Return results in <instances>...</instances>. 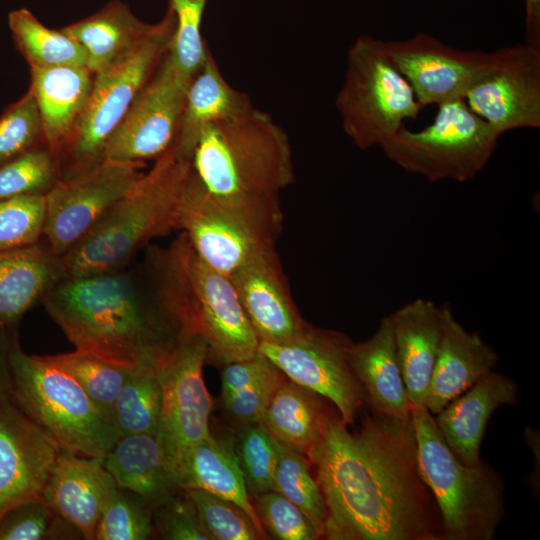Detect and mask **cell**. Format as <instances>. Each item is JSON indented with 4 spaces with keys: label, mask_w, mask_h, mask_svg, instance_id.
I'll use <instances>...</instances> for the list:
<instances>
[{
    "label": "cell",
    "mask_w": 540,
    "mask_h": 540,
    "mask_svg": "<svg viewBox=\"0 0 540 540\" xmlns=\"http://www.w3.org/2000/svg\"><path fill=\"white\" fill-rule=\"evenodd\" d=\"M308 461L326 507V539L442 540L411 417L372 412L351 434L329 414Z\"/></svg>",
    "instance_id": "cell-1"
},
{
    "label": "cell",
    "mask_w": 540,
    "mask_h": 540,
    "mask_svg": "<svg viewBox=\"0 0 540 540\" xmlns=\"http://www.w3.org/2000/svg\"><path fill=\"white\" fill-rule=\"evenodd\" d=\"M77 350L129 369H156L188 336L149 254L138 263L64 277L41 301Z\"/></svg>",
    "instance_id": "cell-2"
},
{
    "label": "cell",
    "mask_w": 540,
    "mask_h": 540,
    "mask_svg": "<svg viewBox=\"0 0 540 540\" xmlns=\"http://www.w3.org/2000/svg\"><path fill=\"white\" fill-rule=\"evenodd\" d=\"M191 159L172 145L147 173L63 256L65 277L116 270L154 238L179 230Z\"/></svg>",
    "instance_id": "cell-3"
},
{
    "label": "cell",
    "mask_w": 540,
    "mask_h": 540,
    "mask_svg": "<svg viewBox=\"0 0 540 540\" xmlns=\"http://www.w3.org/2000/svg\"><path fill=\"white\" fill-rule=\"evenodd\" d=\"M191 165L203 186L223 197H279L295 179L287 133L254 107L204 127Z\"/></svg>",
    "instance_id": "cell-4"
},
{
    "label": "cell",
    "mask_w": 540,
    "mask_h": 540,
    "mask_svg": "<svg viewBox=\"0 0 540 540\" xmlns=\"http://www.w3.org/2000/svg\"><path fill=\"white\" fill-rule=\"evenodd\" d=\"M158 250L172 305L186 332L205 340L208 357L224 365L254 356L259 339L231 279L202 260L184 232Z\"/></svg>",
    "instance_id": "cell-5"
},
{
    "label": "cell",
    "mask_w": 540,
    "mask_h": 540,
    "mask_svg": "<svg viewBox=\"0 0 540 540\" xmlns=\"http://www.w3.org/2000/svg\"><path fill=\"white\" fill-rule=\"evenodd\" d=\"M421 476L439 510L442 539L491 540L505 516L504 480L487 463H462L426 407L411 409Z\"/></svg>",
    "instance_id": "cell-6"
},
{
    "label": "cell",
    "mask_w": 540,
    "mask_h": 540,
    "mask_svg": "<svg viewBox=\"0 0 540 540\" xmlns=\"http://www.w3.org/2000/svg\"><path fill=\"white\" fill-rule=\"evenodd\" d=\"M282 224L279 197L218 196L191 171L180 206L179 230L218 272L230 277L275 248Z\"/></svg>",
    "instance_id": "cell-7"
},
{
    "label": "cell",
    "mask_w": 540,
    "mask_h": 540,
    "mask_svg": "<svg viewBox=\"0 0 540 540\" xmlns=\"http://www.w3.org/2000/svg\"><path fill=\"white\" fill-rule=\"evenodd\" d=\"M175 25L170 7L144 39L94 73L87 103L59 158L61 179L104 162L109 136L169 50Z\"/></svg>",
    "instance_id": "cell-8"
},
{
    "label": "cell",
    "mask_w": 540,
    "mask_h": 540,
    "mask_svg": "<svg viewBox=\"0 0 540 540\" xmlns=\"http://www.w3.org/2000/svg\"><path fill=\"white\" fill-rule=\"evenodd\" d=\"M11 398L61 448L104 458L119 435L79 383L46 356L28 355L18 344L11 355Z\"/></svg>",
    "instance_id": "cell-9"
},
{
    "label": "cell",
    "mask_w": 540,
    "mask_h": 540,
    "mask_svg": "<svg viewBox=\"0 0 540 540\" xmlns=\"http://www.w3.org/2000/svg\"><path fill=\"white\" fill-rule=\"evenodd\" d=\"M335 105L344 132L362 150L380 146L423 108L390 60L384 41L369 35L359 36L349 48Z\"/></svg>",
    "instance_id": "cell-10"
},
{
    "label": "cell",
    "mask_w": 540,
    "mask_h": 540,
    "mask_svg": "<svg viewBox=\"0 0 540 540\" xmlns=\"http://www.w3.org/2000/svg\"><path fill=\"white\" fill-rule=\"evenodd\" d=\"M499 136L465 99H455L439 104L426 128L412 132L403 127L379 147L396 165L430 182H465L487 164Z\"/></svg>",
    "instance_id": "cell-11"
},
{
    "label": "cell",
    "mask_w": 540,
    "mask_h": 540,
    "mask_svg": "<svg viewBox=\"0 0 540 540\" xmlns=\"http://www.w3.org/2000/svg\"><path fill=\"white\" fill-rule=\"evenodd\" d=\"M351 343L343 333L308 325L289 342H259L258 352L289 380L333 403L343 423L351 425L366 402L348 363Z\"/></svg>",
    "instance_id": "cell-12"
},
{
    "label": "cell",
    "mask_w": 540,
    "mask_h": 540,
    "mask_svg": "<svg viewBox=\"0 0 540 540\" xmlns=\"http://www.w3.org/2000/svg\"><path fill=\"white\" fill-rule=\"evenodd\" d=\"M190 81L167 51L109 136L104 161L142 165L172 147Z\"/></svg>",
    "instance_id": "cell-13"
},
{
    "label": "cell",
    "mask_w": 540,
    "mask_h": 540,
    "mask_svg": "<svg viewBox=\"0 0 540 540\" xmlns=\"http://www.w3.org/2000/svg\"><path fill=\"white\" fill-rule=\"evenodd\" d=\"M207 358L205 340L194 335L184 339L158 368L161 416L157 435L173 476L183 455L211 434L212 401L203 380Z\"/></svg>",
    "instance_id": "cell-14"
},
{
    "label": "cell",
    "mask_w": 540,
    "mask_h": 540,
    "mask_svg": "<svg viewBox=\"0 0 540 540\" xmlns=\"http://www.w3.org/2000/svg\"><path fill=\"white\" fill-rule=\"evenodd\" d=\"M142 165L104 161L69 179H60L45 195L43 238L63 256L140 179Z\"/></svg>",
    "instance_id": "cell-15"
},
{
    "label": "cell",
    "mask_w": 540,
    "mask_h": 540,
    "mask_svg": "<svg viewBox=\"0 0 540 540\" xmlns=\"http://www.w3.org/2000/svg\"><path fill=\"white\" fill-rule=\"evenodd\" d=\"M464 99L499 135L540 127V50L525 43L495 51L491 67Z\"/></svg>",
    "instance_id": "cell-16"
},
{
    "label": "cell",
    "mask_w": 540,
    "mask_h": 540,
    "mask_svg": "<svg viewBox=\"0 0 540 540\" xmlns=\"http://www.w3.org/2000/svg\"><path fill=\"white\" fill-rule=\"evenodd\" d=\"M384 46L423 107L464 99L494 61V52L459 50L424 33Z\"/></svg>",
    "instance_id": "cell-17"
},
{
    "label": "cell",
    "mask_w": 540,
    "mask_h": 540,
    "mask_svg": "<svg viewBox=\"0 0 540 540\" xmlns=\"http://www.w3.org/2000/svg\"><path fill=\"white\" fill-rule=\"evenodd\" d=\"M61 447L13 401L0 399V518L43 499Z\"/></svg>",
    "instance_id": "cell-18"
},
{
    "label": "cell",
    "mask_w": 540,
    "mask_h": 540,
    "mask_svg": "<svg viewBox=\"0 0 540 540\" xmlns=\"http://www.w3.org/2000/svg\"><path fill=\"white\" fill-rule=\"evenodd\" d=\"M229 278L259 342H289L306 330L309 324L295 305L275 248L258 255Z\"/></svg>",
    "instance_id": "cell-19"
},
{
    "label": "cell",
    "mask_w": 540,
    "mask_h": 540,
    "mask_svg": "<svg viewBox=\"0 0 540 540\" xmlns=\"http://www.w3.org/2000/svg\"><path fill=\"white\" fill-rule=\"evenodd\" d=\"M116 487L103 458L61 448L43 498L83 539L94 540L99 519Z\"/></svg>",
    "instance_id": "cell-20"
},
{
    "label": "cell",
    "mask_w": 540,
    "mask_h": 540,
    "mask_svg": "<svg viewBox=\"0 0 540 540\" xmlns=\"http://www.w3.org/2000/svg\"><path fill=\"white\" fill-rule=\"evenodd\" d=\"M518 384L489 371L436 414V424L450 450L464 464L482 462L480 447L487 424L499 407L518 401Z\"/></svg>",
    "instance_id": "cell-21"
},
{
    "label": "cell",
    "mask_w": 540,
    "mask_h": 540,
    "mask_svg": "<svg viewBox=\"0 0 540 540\" xmlns=\"http://www.w3.org/2000/svg\"><path fill=\"white\" fill-rule=\"evenodd\" d=\"M389 317L411 409L425 407L442 335L443 305L417 298Z\"/></svg>",
    "instance_id": "cell-22"
},
{
    "label": "cell",
    "mask_w": 540,
    "mask_h": 540,
    "mask_svg": "<svg viewBox=\"0 0 540 540\" xmlns=\"http://www.w3.org/2000/svg\"><path fill=\"white\" fill-rule=\"evenodd\" d=\"M498 355L476 332H468L443 305L442 335L425 407L436 415L493 370Z\"/></svg>",
    "instance_id": "cell-23"
},
{
    "label": "cell",
    "mask_w": 540,
    "mask_h": 540,
    "mask_svg": "<svg viewBox=\"0 0 540 540\" xmlns=\"http://www.w3.org/2000/svg\"><path fill=\"white\" fill-rule=\"evenodd\" d=\"M348 363L373 413L395 419L411 417L389 316L369 339L350 344Z\"/></svg>",
    "instance_id": "cell-24"
},
{
    "label": "cell",
    "mask_w": 540,
    "mask_h": 540,
    "mask_svg": "<svg viewBox=\"0 0 540 540\" xmlns=\"http://www.w3.org/2000/svg\"><path fill=\"white\" fill-rule=\"evenodd\" d=\"M30 73L43 142L59 159L87 103L94 73L86 66L30 68Z\"/></svg>",
    "instance_id": "cell-25"
},
{
    "label": "cell",
    "mask_w": 540,
    "mask_h": 540,
    "mask_svg": "<svg viewBox=\"0 0 540 540\" xmlns=\"http://www.w3.org/2000/svg\"><path fill=\"white\" fill-rule=\"evenodd\" d=\"M64 277L61 257L45 241L0 251V322L17 328L25 313Z\"/></svg>",
    "instance_id": "cell-26"
},
{
    "label": "cell",
    "mask_w": 540,
    "mask_h": 540,
    "mask_svg": "<svg viewBox=\"0 0 540 540\" xmlns=\"http://www.w3.org/2000/svg\"><path fill=\"white\" fill-rule=\"evenodd\" d=\"M174 478L181 489H202L234 503L250 518L260 536L266 538L232 445L210 434L183 455Z\"/></svg>",
    "instance_id": "cell-27"
},
{
    "label": "cell",
    "mask_w": 540,
    "mask_h": 540,
    "mask_svg": "<svg viewBox=\"0 0 540 540\" xmlns=\"http://www.w3.org/2000/svg\"><path fill=\"white\" fill-rule=\"evenodd\" d=\"M251 108L250 97L225 80L209 51L189 82L173 146L182 156L191 159L204 127L242 115Z\"/></svg>",
    "instance_id": "cell-28"
},
{
    "label": "cell",
    "mask_w": 540,
    "mask_h": 540,
    "mask_svg": "<svg viewBox=\"0 0 540 540\" xmlns=\"http://www.w3.org/2000/svg\"><path fill=\"white\" fill-rule=\"evenodd\" d=\"M103 465L118 488L136 493L154 508L181 489L157 434L119 437Z\"/></svg>",
    "instance_id": "cell-29"
},
{
    "label": "cell",
    "mask_w": 540,
    "mask_h": 540,
    "mask_svg": "<svg viewBox=\"0 0 540 540\" xmlns=\"http://www.w3.org/2000/svg\"><path fill=\"white\" fill-rule=\"evenodd\" d=\"M153 25L135 16L127 4L113 0L61 30L84 48L87 68L96 73L144 39Z\"/></svg>",
    "instance_id": "cell-30"
},
{
    "label": "cell",
    "mask_w": 540,
    "mask_h": 540,
    "mask_svg": "<svg viewBox=\"0 0 540 540\" xmlns=\"http://www.w3.org/2000/svg\"><path fill=\"white\" fill-rule=\"evenodd\" d=\"M321 398L286 378L260 422L276 440L308 458L322 438L329 415Z\"/></svg>",
    "instance_id": "cell-31"
},
{
    "label": "cell",
    "mask_w": 540,
    "mask_h": 540,
    "mask_svg": "<svg viewBox=\"0 0 540 540\" xmlns=\"http://www.w3.org/2000/svg\"><path fill=\"white\" fill-rule=\"evenodd\" d=\"M8 24L13 40L30 68L87 67L84 48L61 29L43 25L30 10L11 11Z\"/></svg>",
    "instance_id": "cell-32"
},
{
    "label": "cell",
    "mask_w": 540,
    "mask_h": 540,
    "mask_svg": "<svg viewBox=\"0 0 540 540\" xmlns=\"http://www.w3.org/2000/svg\"><path fill=\"white\" fill-rule=\"evenodd\" d=\"M161 386L156 369H132L112 408L110 420L119 437L158 434Z\"/></svg>",
    "instance_id": "cell-33"
},
{
    "label": "cell",
    "mask_w": 540,
    "mask_h": 540,
    "mask_svg": "<svg viewBox=\"0 0 540 540\" xmlns=\"http://www.w3.org/2000/svg\"><path fill=\"white\" fill-rule=\"evenodd\" d=\"M271 491L280 493L296 505L311 521L319 536L324 537L326 507L319 486L309 472L308 460L278 440Z\"/></svg>",
    "instance_id": "cell-34"
},
{
    "label": "cell",
    "mask_w": 540,
    "mask_h": 540,
    "mask_svg": "<svg viewBox=\"0 0 540 540\" xmlns=\"http://www.w3.org/2000/svg\"><path fill=\"white\" fill-rule=\"evenodd\" d=\"M46 358L68 372L110 420L114 402L132 369L77 349Z\"/></svg>",
    "instance_id": "cell-35"
},
{
    "label": "cell",
    "mask_w": 540,
    "mask_h": 540,
    "mask_svg": "<svg viewBox=\"0 0 540 540\" xmlns=\"http://www.w3.org/2000/svg\"><path fill=\"white\" fill-rule=\"evenodd\" d=\"M60 179L59 159L40 144L0 166V200L46 195Z\"/></svg>",
    "instance_id": "cell-36"
},
{
    "label": "cell",
    "mask_w": 540,
    "mask_h": 540,
    "mask_svg": "<svg viewBox=\"0 0 540 540\" xmlns=\"http://www.w3.org/2000/svg\"><path fill=\"white\" fill-rule=\"evenodd\" d=\"M154 532V507L136 493L116 487L99 519L95 539L145 540Z\"/></svg>",
    "instance_id": "cell-37"
},
{
    "label": "cell",
    "mask_w": 540,
    "mask_h": 540,
    "mask_svg": "<svg viewBox=\"0 0 540 540\" xmlns=\"http://www.w3.org/2000/svg\"><path fill=\"white\" fill-rule=\"evenodd\" d=\"M83 538L43 499L21 503L0 518V540Z\"/></svg>",
    "instance_id": "cell-38"
},
{
    "label": "cell",
    "mask_w": 540,
    "mask_h": 540,
    "mask_svg": "<svg viewBox=\"0 0 540 540\" xmlns=\"http://www.w3.org/2000/svg\"><path fill=\"white\" fill-rule=\"evenodd\" d=\"M248 491L255 496L272 490L276 440L261 422L242 425L233 445Z\"/></svg>",
    "instance_id": "cell-39"
},
{
    "label": "cell",
    "mask_w": 540,
    "mask_h": 540,
    "mask_svg": "<svg viewBox=\"0 0 540 540\" xmlns=\"http://www.w3.org/2000/svg\"><path fill=\"white\" fill-rule=\"evenodd\" d=\"M206 0H171L176 25L168 54L189 80L199 71L209 52L201 36Z\"/></svg>",
    "instance_id": "cell-40"
},
{
    "label": "cell",
    "mask_w": 540,
    "mask_h": 540,
    "mask_svg": "<svg viewBox=\"0 0 540 540\" xmlns=\"http://www.w3.org/2000/svg\"><path fill=\"white\" fill-rule=\"evenodd\" d=\"M45 195L0 200V251L27 247L43 238Z\"/></svg>",
    "instance_id": "cell-41"
},
{
    "label": "cell",
    "mask_w": 540,
    "mask_h": 540,
    "mask_svg": "<svg viewBox=\"0 0 540 540\" xmlns=\"http://www.w3.org/2000/svg\"><path fill=\"white\" fill-rule=\"evenodd\" d=\"M211 540L262 538L250 518L234 503L202 489H183Z\"/></svg>",
    "instance_id": "cell-42"
},
{
    "label": "cell",
    "mask_w": 540,
    "mask_h": 540,
    "mask_svg": "<svg viewBox=\"0 0 540 540\" xmlns=\"http://www.w3.org/2000/svg\"><path fill=\"white\" fill-rule=\"evenodd\" d=\"M43 143L39 108L29 88L0 116V166Z\"/></svg>",
    "instance_id": "cell-43"
},
{
    "label": "cell",
    "mask_w": 540,
    "mask_h": 540,
    "mask_svg": "<svg viewBox=\"0 0 540 540\" xmlns=\"http://www.w3.org/2000/svg\"><path fill=\"white\" fill-rule=\"evenodd\" d=\"M253 506L263 528L275 539L314 540L320 538L308 517L278 492L267 491L256 495Z\"/></svg>",
    "instance_id": "cell-44"
},
{
    "label": "cell",
    "mask_w": 540,
    "mask_h": 540,
    "mask_svg": "<svg viewBox=\"0 0 540 540\" xmlns=\"http://www.w3.org/2000/svg\"><path fill=\"white\" fill-rule=\"evenodd\" d=\"M154 526L167 540H211L183 489L154 508Z\"/></svg>",
    "instance_id": "cell-45"
},
{
    "label": "cell",
    "mask_w": 540,
    "mask_h": 540,
    "mask_svg": "<svg viewBox=\"0 0 540 540\" xmlns=\"http://www.w3.org/2000/svg\"><path fill=\"white\" fill-rule=\"evenodd\" d=\"M287 377L274 365L257 382L223 401L227 412L241 425L260 422L278 387Z\"/></svg>",
    "instance_id": "cell-46"
},
{
    "label": "cell",
    "mask_w": 540,
    "mask_h": 540,
    "mask_svg": "<svg viewBox=\"0 0 540 540\" xmlns=\"http://www.w3.org/2000/svg\"><path fill=\"white\" fill-rule=\"evenodd\" d=\"M274 367L265 356L257 353L244 360L224 364L221 374V396L226 400L268 374Z\"/></svg>",
    "instance_id": "cell-47"
},
{
    "label": "cell",
    "mask_w": 540,
    "mask_h": 540,
    "mask_svg": "<svg viewBox=\"0 0 540 540\" xmlns=\"http://www.w3.org/2000/svg\"><path fill=\"white\" fill-rule=\"evenodd\" d=\"M16 329L0 322V399L12 392L11 355L19 344Z\"/></svg>",
    "instance_id": "cell-48"
},
{
    "label": "cell",
    "mask_w": 540,
    "mask_h": 540,
    "mask_svg": "<svg viewBox=\"0 0 540 540\" xmlns=\"http://www.w3.org/2000/svg\"><path fill=\"white\" fill-rule=\"evenodd\" d=\"M527 44L540 50V0H526Z\"/></svg>",
    "instance_id": "cell-49"
}]
</instances>
